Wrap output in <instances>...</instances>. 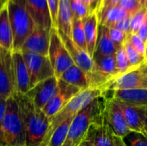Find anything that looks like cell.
Returning <instances> with one entry per match:
<instances>
[{
    "label": "cell",
    "mask_w": 147,
    "mask_h": 146,
    "mask_svg": "<svg viewBox=\"0 0 147 146\" xmlns=\"http://www.w3.org/2000/svg\"><path fill=\"white\" fill-rule=\"evenodd\" d=\"M19 114L26 133V146H40L43 142L49 126V119L42 111L37 110L26 95L15 93Z\"/></svg>",
    "instance_id": "6da1fadb"
},
{
    "label": "cell",
    "mask_w": 147,
    "mask_h": 146,
    "mask_svg": "<svg viewBox=\"0 0 147 146\" xmlns=\"http://www.w3.org/2000/svg\"><path fill=\"white\" fill-rule=\"evenodd\" d=\"M104 91L101 89H88L82 90L72 100H71L59 113L49 119V126L46 137L40 146H46L53 132L65 120L74 117L80 110L86 107L95 99L102 96Z\"/></svg>",
    "instance_id": "7a4b0ae2"
},
{
    "label": "cell",
    "mask_w": 147,
    "mask_h": 146,
    "mask_svg": "<svg viewBox=\"0 0 147 146\" xmlns=\"http://www.w3.org/2000/svg\"><path fill=\"white\" fill-rule=\"evenodd\" d=\"M7 9L13 34V51H21L24 41L36 26L29 13L21 3L8 0Z\"/></svg>",
    "instance_id": "3957f363"
},
{
    "label": "cell",
    "mask_w": 147,
    "mask_h": 146,
    "mask_svg": "<svg viewBox=\"0 0 147 146\" xmlns=\"http://www.w3.org/2000/svg\"><path fill=\"white\" fill-rule=\"evenodd\" d=\"M102 101V96L95 99L74 116L63 146H78L84 140L90 125L100 111Z\"/></svg>",
    "instance_id": "277c9868"
},
{
    "label": "cell",
    "mask_w": 147,
    "mask_h": 146,
    "mask_svg": "<svg viewBox=\"0 0 147 146\" xmlns=\"http://www.w3.org/2000/svg\"><path fill=\"white\" fill-rule=\"evenodd\" d=\"M3 146H26V133L13 96L7 99L6 112L3 123Z\"/></svg>",
    "instance_id": "5b68a950"
},
{
    "label": "cell",
    "mask_w": 147,
    "mask_h": 146,
    "mask_svg": "<svg viewBox=\"0 0 147 146\" xmlns=\"http://www.w3.org/2000/svg\"><path fill=\"white\" fill-rule=\"evenodd\" d=\"M85 138L93 146H115V135L109 123L103 96L100 111L90 125Z\"/></svg>",
    "instance_id": "8992f818"
},
{
    "label": "cell",
    "mask_w": 147,
    "mask_h": 146,
    "mask_svg": "<svg viewBox=\"0 0 147 146\" xmlns=\"http://www.w3.org/2000/svg\"><path fill=\"white\" fill-rule=\"evenodd\" d=\"M48 58L53 68L55 77L59 79L62 74L74 65V62L65 48L55 28L51 29Z\"/></svg>",
    "instance_id": "52a82bcc"
},
{
    "label": "cell",
    "mask_w": 147,
    "mask_h": 146,
    "mask_svg": "<svg viewBox=\"0 0 147 146\" xmlns=\"http://www.w3.org/2000/svg\"><path fill=\"white\" fill-rule=\"evenodd\" d=\"M30 77V89L40 82L55 77V73L48 56L22 52Z\"/></svg>",
    "instance_id": "ba28073f"
},
{
    "label": "cell",
    "mask_w": 147,
    "mask_h": 146,
    "mask_svg": "<svg viewBox=\"0 0 147 146\" xmlns=\"http://www.w3.org/2000/svg\"><path fill=\"white\" fill-rule=\"evenodd\" d=\"M103 96L105 98V105L109 123L113 131V133L115 137L124 139L127 135L132 133V131L127 126L120 102L112 96L110 97H108L107 96L103 95Z\"/></svg>",
    "instance_id": "9c48e42d"
},
{
    "label": "cell",
    "mask_w": 147,
    "mask_h": 146,
    "mask_svg": "<svg viewBox=\"0 0 147 146\" xmlns=\"http://www.w3.org/2000/svg\"><path fill=\"white\" fill-rule=\"evenodd\" d=\"M81 91L78 88L59 79L58 89L52 100L43 108L42 112L48 119H51Z\"/></svg>",
    "instance_id": "30bf717a"
},
{
    "label": "cell",
    "mask_w": 147,
    "mask_h": 146,
    "mask_svg": "<svg viewBox=\"0 0 147 146\" xmlns=\"http://www.w3.org/2000/svg\"><path fill=\"white\" fill-rule=\"evenodd\" d=\"M58 82L59 79L56 77H50L36 84L25 95L29 98L37 110L42 111L54 96L58 89Z\"/></svg>",
    "instance_id": "8fae6325"
},
{
    "label": "cell",
    "mask_w": 147,
    "mask_h": 146,
    "mask_svg": "<svg viewBox=\"0 0 147 146\" xmlns=\"http://www.w3.org/2000/svg\"><path fill=\"white\" fill-rule=\"evenodd\" d=\"M24 6L36 27L51 30L53 28L47 0H13Z\"/></svg>",
    "instance_id": "7c38bea8"
},
{
    "label": "cell",
    "mask_w": 147,
    "mask_h": 146,
    "mask_svg": "<svg viewBox=\"0 0 147 146\" xmlns=\"http://www.w3.org/2000/svg\"><path fill=\"white\" fill-rule=\"evenodd\" d=\"M14 93L12 52L0 47V98L8 99Z\"/></svg>",
    "instance_id": "4fadbf2b"
},
{
    "label": "cell",
    "mask_w": 147,
    "mask_h": 146,
    "mask_svg": "<svg viewBox=\"0 0 147 146\" xmlns=\"http://www.w3.org/2000/svg\"><path fill=\"white\" fill-rule=\"evenodd\" d=\"M135 89H147V74L142 71L141 66L116 77L111 81L108 91Z\"/></svg>",
    "instance_id": "5bb4252c"
},
{
    "label": "cell",
    "mask_w": 147,
    "mask_h": 146,
    "mask_svg": "<svg viewBox=\"0 0 147 146\" xmlns=\"http://www.w3.org/2000/svg\"><path fill=\"white\" fill-rule=\"evenodd\" d=\"M12 65L14 91L25 95L30 89V77L21 51H12Z\"/></svg>",
    "instance_id": "9a60e30c"
},
{
    "label": "cell",
    "mask_w": 147,
    "mask_h": 146,
    "mask_svg": "<svg viewBox=\"0 0 147 146\" xmlns=\"http://www.w3.org/2000/svg\"><path fill=\"white\" fill-rule=\"evenodd\" d=\"M120 105L123 110L127 126L132 132L142 134L147 138L146 107H138L120 102Z\"/></svg>",
    "instance_id": "2e32d148"
},
{
    "label": "cell",
    "mask_w": 147,
    "mask_h": 146,
    "mask_svg": "<svg viewBox=\"0 0 147 146\" xmlns=\"http://www.w3.org/2000/svg\"><path fill=\"white\" fill-rule=\"evenodd\" d=\"M51 30L35 27L31 34L24 41L21 52H32L42 56H48Z\"/></svg>",
    "instance_id": "e0dca14e"
},
{
    "label": "cell",
    "mask_w": 147,
    "mask_h": 146,
    "mask_svg": "<svg viewBox=\"0 0 147 146\" xmlns=\"http://www.w3.org/2000/svg\"><path fill=\"white\" fill-rule=\"evenodd\" d=\"M83 24L87 46V52L92 58L96 46L99 28V20L95 10H93L87 17L83 19Z\"/></svg>",
    "instance_id": "ac0fdd59"
},
{
    "label": "cell",
    "mask_w": 147,
    "mask_h": 146,
    "mask_svg": "<svg viewBox=\"0 0 147 146\" xmlns=\"http://www.w3.org/2000/svg\"><path fill=\"white\" fill-rule=\"evenodd\" d=\"M111 92L112 96L120 102L132 106L147 107V89H120Z\"/></svg>",
    "instance_id": "d6986e66"
},
{
    "label": "cell",
    "mask_w": 147,
    "mask_h": 146,
    "mask_svg": "<svg viewBox=\"0 0 147 146\" xmlns=\"http://www.w3.org/2000/svg\"><path fill=\"white\" fill-rule=\"evenodd\" d=\"M72 13L71 9L69 0H59L56 28L59 32L71 37V23H72Z\"/></svg>",
    "instance_id": "ffe728a7"
},
{
    "label": "cell",
    "mask_w": 147,
    "mask_h": 146,
    "mask_svg": "<svg viewBox=\"0 0 147 146\" xmlns=\"http://www.w3.org/2000/svg\"><path fill=\"white\" fill-rule=\"evenodd\" d=\"M117 48L112 42L109 36V28L100 25L98 28V38L93 57L115 55Z\"/></svg>",
    "instance_id": "44dd1931"
},
{
    "label": "cell",
    "mask_w": 147,
    "mask_h": 146,
    "mask_svg": "<svg viewBox=\"0 0 147 146\" xmlns=\"http://www.w3.org/2000/svg\"><path fill=\"white\" fill-rule=\"evenodd\" d=\"M59 79L72 86L78 88L81 90L91 89L90 81L88 76L75 64L71 66L67 71H65Z\"/></svg>",
    "instance_id": "7402d4cb"
},
{
    "label": "cell",
    "mask_w": 147,
    "mask_h": 146,
    "mask_svg": "<svg viewBox=\"0 0 147 146\" xmlns=\"http://www.w3.org/2000/svg\"><path fill=\"white\" fill-rule=\"evenodd\" d=\"M0 47L13 51V34L7 5L0 10Z\"/></svg>",
    "instance_id": "603a6c76"
},
{
    "label": "cell",
    "mask_w": 147,
    "mask_h": 146,
    "mask_svg": "<svg viewBox=\"0 0 147 146\" xmlns=\"http://www.w3.org/2000/svg\"><path fill=\"white\" fill-rule=\"evenodd\" d=\"M96 70L109 81L111 82L118 76V71L116 67L115 54L109 56H101L92 58Z\"/></svg>",
    "instance_id": "cb8c5ba5"
},
{
    "label": "cell",
    "mask_w": 147,
    "mask_h": 146,
    "mask_svg": "<svg viewBox=\"0 0 147 146\" xmlns=\"http://www.w3.org/2000/svg\"><path fill=\"white\" fill-rule=\"evenodd\" d=\"M71 38L72 41L83 51L87 52V46L85 40V34L84 29L83 20L80 19H72L71 23Z\"/></svg>",
    "instance_id": "d4e9b609"
},
{
    "label": "cell",
    "mask_w": 147,
    "mask_h": 146,
    "mask_svg": "<svg viewBox=\"0 0 147 146\" xmlns=\"http://www.w3.org/2000/svg\"><path fill=\"white\" fill-rule=\"evenodd\" d=\"M128 16L131 15H129L127 12H125L123 9H121L117 6L109 10L107 14L104 15V17L102 19V21L99 22V24L106 26L108 28H112L117 22L124 18H127Z\"/></svg>",
    "instance_id": "484cf974"
},
{
    "label": "cell",
    "mask_w": 147,
    "mask_h": 146,
    "mask_svg": "<svg viewBox=\"0 0 147 146\" xmlns=\"http://www.w3.org/2000/svg\"><path fill=\"white\" fill-rule=\"evenodd\" d=\"M115 60H116V67H117V71H118V76L123 75L130 71L135 70V68L132 67V65H130L124 45L116 51Z\"/></svg>",
    "instance_id": "4316f807"
},
{
    "label": "cell",
    "mask_w": 147,
    "mask_h": 146,
    "mask_svg": "<svg viewBox=\"0 0 147 146\" xmlns=\"http://www.w3.org/2000/svg\"><path fill=\"white\" fill-rule=\"evenodd\" d=\"M124 47H125L127 58L129 59V62H130V65H132V67H134L135 69L140 68V66H142L147 62L146 58L145 56L140 54L133 47V46L130 44V42L128 41L127 39L124 43Z\"/></svg>",
    "instance_id": "83f0119b"
},
{
    "label": "cell",
    "mask_w": 147,
    "mask_h": 146,
    "mask_svg": "<svg viewBox=\"0 0 147 146\" xmlns=\"http://www.w3.org/2000/svg\"><path fill=\"white\" fill-rule=\"evenodd\" d=\"M69 1H70L72 16L74 19L83 20L93 11V9L90 6L83 3L78 0H69Z\"/></svg>",
    "instance_id": "f1b7e54d"
},
{
    "label": "cell",
    "mask_w": 147,
    "mask_h": 146,
    "mask_svg": "<svg viewBox=\"0 0 147 146\" xmlns=\"http://www.w3.org/2000/svg\"><path fill=\"white\" fill-rule=\"evenodd\" d=\"M122 139L127 146H147V138L135 132L130 133Z\"/></svg>",
    "instance_id": "f546056e"
},
{
    "label": "cell",
    "mask_w": 147,
    "mask_h": 146,
    "mask_svg": "<svg viewBox=\"0 0 147 146\" xmlns=\"http://www.w3.org/2000/svg\"><path fill=\"white\" fill-rule=\"evenodd\" d=\"M121 0H104L99 6H97L94 10L96 11L99 22L102 21V19L104 17V15L107 14V12L109 10H110L111 9L117 7L118 4L121 3Z\"/></svg>",
    "instance_id": "4dcf8cb0"
},
{
    "label": "cell",
    "mask_w": 147,
    "mask_h": 146,
    "mask_svg": "<svg viewBox=\"0 0 147 146\" xmlns=\"http://www.w3.org/2000/svg\"><path fill=\"white\" fill-rule=\"evenodd\" d=\"M147 18V9L143 8L131 17V33L137 34L141 25Z\"/></svg>",
    "instance_id": "1f68e13d"
},
{
    "label": "cell",
    "mask_w": 147,
    "mask_h": 146,
    "mask_svg": "<svg viewBox=\"0 0 147 146\" xmlns=\"http://www.w3.org/2000/svg\"><path fill=\"white\" fill-rule=\"evenodd\" d=\"M118 7L123 9L131 16L143 9V7L136 0H121L118 4Z\"/></svg>",
    "instance_id": "d6a6232c"
},
{
    "label": "cell",
    "mask_w": 147,
    "mask_h": 146,
    "mask_svg": "<svg viewBox=\"0 0 147 146\" xmlns=\"http://www.w3.org/2000/svg\"><path fill=\"white\" fill-rule=\"evenodd\" d=\"M109 36L117 50L124 45L125 41L127 39V34L114 28H109Z\"/></svg>",
    "instance_id": "836d02e7"
},
{
    "label": "cell",
    "mask_w": 147,
    "mask_h": 146,
    "mask_svg": "<svg viewBox=\"0 0 147 146\" xmlns=\"http://www.w3.org/2000/svg\"><path fill=\"white\" fill-rule=\"evenodd\" d=\"M127 40L133 47L141 55L146 57V43L136 34H130L127 35Z\"/></svg>",
    "instance_id": "e575fe53"
},
{
    "label": "cell",
    "mask_w": 147,
    "mask_h": 146,
    "mask_svg": "<svg viewBox=\"0 0 147 146\" xmlns=\"http://www.w3.org/2000/svg\"><path fill=\"white\" fill-rule=\"evenodd\" d=\"M131 17L132 16H128L127 18H124L122 20L117 22L112 28L121 30V31L124 32L125 34H127V35L132 34L131 33Z\"/></svg>",
    "instance_id": "d590c367"
},
{
    "label": "cell",
    "mask_w": 147,
    "mask_h": 146,
    "mask_svg": "<svg viewBox=\"0 0 147 146\" xmlns=\"http://www.w3.org/2000/svg\"><path fill=\"white\" fill-rule=\"evenodd\" d=\"M7 99L0 98V146H3V123L6 112Z\"/></svg>",
    "instance_id": "8d00e7d4"
},
{
    "label": "cell",
    "mask_w": 147,
    "mask_h": 146,
    "mask_svg": "<svg viewBox=\"0 0 147 146\" xmlns=\"http://www.w3.org/2000/svg\"><path fill=\"white\" fill-rule=\"evenodd\" d=\"M50 13H51V17L53 24V28H56V20H57V10H58V3L59 0H47Z\"/></svg>",
    "instance_id": "74e56055"
},
{
    "label": "cell",
    "mask_w": 147,
    "mask_h": 146,
    "mask_svg": "<svg viewBox=\"0 0 147 146\" xmlns=\"http://www.w3.org/2000/svg\"><path fill=\"white\" fill-rule=\"evenodd\" d=\"M145 43L146 42L147 40V18L146 19V21L144 22V23L141 25V27L140 28L138 33L136 34Z\"/></svg>",
    "instance_id": "f35d334b"
},
{
    "label": "cell",
    "mask_w": 147,
    "mask_h": 146,
    "mask_svg": "<svg viewBox=\"0 0 147 146\" xmlns=\"http://www.w3.org/2000/svg\"><path fill=\"white\" fill-rule=\"evenodd\" d=\"M78 1H80V2H82L83 3H84V4H86V5L90 6L93 10H94L93 4L95 3V4H96V3H97V2H98V0H78ZM96 6H95V8H96Z\"/></svg>",
    "instance_id": "ab89813d"
},
{
    "label": "cell",
    "mask_w": 147,
    "mask_h": 146,
    "mask_svg": "<svg viewBox=\"0 0 147 146\" xmlns=\"http://www.w3.org/2000/svg\"><path fill=\"white\" fill-rule=\"evenodd\" d=\"M115 146H127V145L124 143L122 139L115 136Z\"/></svg>",
    "instance_id": "60d3db41"
},
{
    "label": "cell",
    "mask_w": 147,
    "mask_h": 146,
    "mask_svg": "<svg viewBox=\"0 0 147 146\" xmlns=\"http://www.w3.org/2000/svg\"><path fill=\"white\" fill-rule=\"evenodd\" d=\"M78 146H93V145H92V143L88 139H84V140Z\"/></svg>",
    "instance_id": "b9f144b4"
},
{
    "label": "cell",
    "mask_w": 147,
    "mask_h": 146,
    "mask_svg": "<svg viewBox=\"0 0 147 146\" xmlns=\"http://www.w3.org/2000/svg\"><path fill=\"white\" fill-rule=\"evenodd\" d=\"M143 8L146 9H147V0H136Z\"/></svg>",
    "instance_id": "7bdbcfd3"
},
{
    "label": "cell",
    "mask_w": 147,
    "mask_h": 146,
    "mask_svg": "<svg viewBox=\"0 0 147 146\" xmlns=\"http://www.w3.org/2000/svg\"><path fill=\"white\" fill-rule=\"evenodd\" d=\"M8 0H0V10L7 5Z\"/></svg>",
    "instance_id": "ee69618b"
},
{
    "label": "cell",
    "mask_w": 147,
    "mask_h": 146,
    "mask_svg": "<svg viewBox=\"0 0 147 146\" xmlns=\"http://www.w3.org/2000/svg\"><path fill=\"white\" fill-rule=\"evenodd\" d=\"M141 69H142V71H143L146 74H147V62L145 65H143L141 66Z\"/></svg>",
    "instance_id": "f6af8a7d"
},
{
    "label": "cell",
    "mask_w": 147,
    "mask_h": 146,
    "mask_svg": "<svg viewBox=\"0 0 147 146\" xmlns=\"http://www.w3.org/2000/svg\"><path fill=\"white\" fill-rule=\"evenodd\" d=\"M103 1H104V0H98V2H97V3H96V8L97 6H99V5H100ZM96 8H95V9H96Z\"/></svg>",
    "instance_id": "bcb514c9"
},
{
    "label": "cell",
    "mask_w": 147,
    "mask_h": 146,
    "mask_svg": "<svg viewBox=\"0 0 147 146\" xmlns=\"http://www.w3.org/2000/svg\"><path fill=\"white\" fill-rule=\"evenodd\" d=\"M146 58L147 59V40L146 42Z\"/></svg>",
    "instance_id": "7dc6e473"
},
{
    "label": "cell",
    "mask_w": 147,
    "mask_h": 146,
    "mask_svg": "<svg viewBox=\"0 0 147 146\" xmlns=\"http://www.w3.org/2000/svg\"><path fill=\"white\" fill-rule=\"evenodd\" d=\"M146 120H147V107H146Z\"/></svg>",
    "instance_id": "c3c4849f"
}]
</instances>
